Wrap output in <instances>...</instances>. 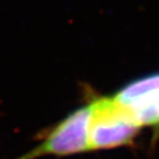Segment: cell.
Masks as SVG:
<instances>
[{"label":"cell","instance_id":"6da1fadb","mask_svg":"<svg viewBox=\"0 0 159 159\" xmlns=\"http://www.w3.org/2000/svg\"><path fill=\"white\" fill-rule=\"evenodd\" d=\"M86 105L89 152L126 146L138 134L140 127L113 96H96Z\"/></svg>","mask_w":159,"mask_h":159},{"label":"cell","instance_id":"3957f363","mask_svg":"<svg viewBox=\"0 0 159 159\" xmlns=\"http://www.w3.org/2000/svg\"><path fill=\"white\" fill-rule=\"evenodd\" d=\"M113 97L140 128L159 126V72L132 81Z\"/></svg>","mask_w":159,"mask_h":159},{"label":"cell","instance_id":"7a4b0ae2","mask_svg":"<svg viewBox=\"0 0 159 159\" xmlns=\"http://www.w3.org/2000/svg\"><path fill=\"white\" fill-rule=\"evenodd\" d=\"M87 126L89 108L84 105L57 123L45 135L42 143L17 159H35L47 155L69 156L89 152Z\"/></svg>","mask_w":159,"mask_h":159}]
</instances>
